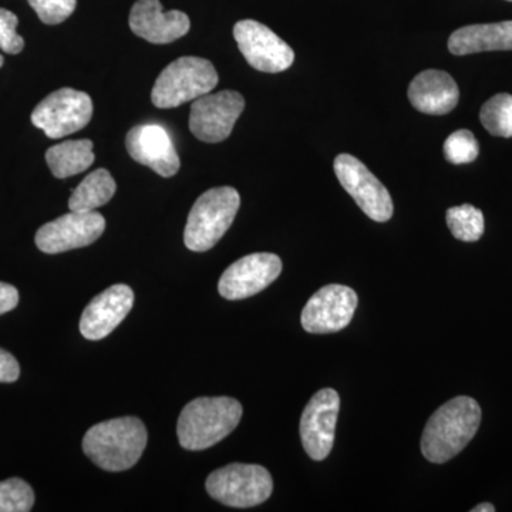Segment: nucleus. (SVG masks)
Returning a JSON list of instances; mask_svg holds the SVG:
<instances>
[{"label":"nucleus","mask_w":512,"mask_h":512,"mask_svg":"<svg viewBox=\"0 0 512 512\" xmlns=\"http://www.w3.org/2000/svg\"><path fill=\"white\" fill-rule=\"evenodd\" d=\"M480 423V404L473 397H454L427 421L421 436V453L431 463H447L474 439Z\"/></svg>","instance_id":"1"},{"label":"nucleus","mask_w":512,"mask_h":512,"mask_svg":"<svg viewBox=\"0 0 512 512\" xmlns=\"http://www.w3.org/2000/svg\"><path fill=\"white\" fill-rule=\"evenodd\" d=\"M147 446V429L137 417H119L90 427L83 451L97 467L111 473L134 467Z\"/></svg>","instance_id":"2"},{"label":"nucleus","mask_w":512,"mask_h":512,"mask_svg":"<svg viewBox=\"0 0 512 512\" xmlns=\"http://www.w3.org/2000/svg\"><path fill=\"white\" fill-rule=\"evenodd\" d=\"M241 417V403L232 397L192 400L178 419V441L185 450H207L237 429Z\"/></svg>","instance_id":"3"},{"label":"nucleus","mask_w":512,"mask_h":512,"mask_svg":"<svg viewBox=\"0 0 512 512\" xmlns=\"http://www.w3.org/2000/svg\"><path fill=\"white\" fill-rule=\"evenodd\" d=\"M241 197L232 187L211 188L192 205L185 225V247L194 252L210 251L224 237L237 217Z\"/></svg>","instance_id":"4"},{"label":"nucleus","mask_w":512,"mask_h":512,"mask_svg":"<svg viewBox=\"0 0 512 512\" xmlns=\"http://www.w3.org/2000/svg\"><path fill=\"white\" fill-rule=\"evenodd\" d=\"M218 73L214 64L201 57H180L161 72L151 92L158 109H175L211 93L217 87Z\"/></svg>","instance_id":"5"},{"label":"nucleus","mask_w":512,"mask_h":512,"mask_svg":"<svg viewBox=\"0 0 512 512\" xmlns=\"http://www.w3.org/2000/svg\"><path fill=\"white\" fill-rule=\"evenodd\" d=\"M208 494L221 504L249 508L265 503L274 491V481L265 467L258 464H229L207 478Z\"/></svg>","instance_id":"6"},{"label":"nucleus","mask_w":512,"mask_h":512,"mask_svg":"<svg viewBox=\"0 0 512 512\" xmlns=\"http://www.w3.org/2000/svg\"><path fill=\"white\" fill-rule=\"evenodd\" d=\"M92 116L93 101L89 94L64 87L37 104L32 123L45 131L47 137L57 140L83 130Z\"/></svg>","instance_id":"7"},{"label":"nucleus","mask_w":512,"mask_h":512,"mask_svg":"<svg viewBox=\"0 0 512 512\" xmlns=\"http://www.w3.org/2000/svg\"><path fill=\"white\" fill-rule=\"evenodd\" d=\"M333 167L339 183L370 220L387 222L393 217V201L389 191L362 161L350 154H340Z\"/></svg>","instance_id":"8"},{"label":"nucleus","mask_w":512,"mask_h":512,"mask_svg":"<svg viewBox=\"0 0 512 512\" xmlns=\"http://www.w3.org/2000/svg\"><path fill=\"white\" fill-rule=\"evenodd\" d=\"M245 109V100L238 92L208 93L192 101L190 130L204 143H221L231 136L232 128Z\"/></svg>","instance_id":"9"},{"label":"nucleus","mask_w":512,"mask_h":512,"mask_svg":"<svg viewBox=\"0 0 512 512\" xmlns=\"http://www.w3.org/2000/svg\"><path fill=\"white\" fill-rule=\"evenodd\" d=\"M234 37L249 66L258 72H285L295 60L291 46L275 35L268 26L256 20L238 22L234 28Z\"/></svg>","instance_id":"10"},{"label":"nucleus","mask_w":512,"mask_h":512,"mask_svg":"<svg viewBox=\"0 0 512 512\" xmlns=\"http://www.w3.org/2000/svg\"><path fill=\"white\" fill-rule=\"evenodd\" d=\"M106 220L100 212H77L47 222L37 231L36 245L45 254H62L72 249L89 247L103 235Z\"/></svg>","instance_id":"11"},{"label":"nucleus","mask_w":512,"mask_h":512,"mask_svg":"<svg viewBox=\"0 0 512 512\" xmlns=\"http://www.w3.org/2000/svg\"><path fill=\"white\" fill-rule=\"evenodd\" d=\"M356 292L345 285L323 286L303 308V329L315 335L336 333L352 322L357 308Z\"/></svg>","instance_id":"12"},{"label":"nucleus","mask_w":512,"mask_h":512,"mask_svg":"<svg viewBox=\"0 0 512 512\" xmlns=\"http://www.w3.org/2000/svg\"><path fill=\"white\" fill-rule=\"evenodd\" d=\"M339 409L340 397L333 389L319 390L306 404L299 431L303 448L312 460H325L332 451Z\"/></svg>","instance_id":"13"},{"label":"nucleus","mask_w":512,"mask_h":512,"mask_svg":"<svg viewBox=\"0 0 512 512\" xmlns=\"http://www.w3.org/2000/svg\"><path fill=\"white\" fill-rule=\"evenodd\" d=\"M282 272V261L278 255L259 252L238 259L222 274L218 292L228 301L251 298L272 282Z\"/></svg>","instance_id":"14"},{"label":"nucleus","mask_w":512,"mask_h":512,"mask_svg":"<svg viewBox=\"0 0 512 512\" xmlns=\"http://www.w3.org/2000/svg\"><path fill=\"white\" fill-rule=\"evenodd\" d=\"M128 154L137 163L147 165L164 178L174 177L180 170V157L173 140L158 124H141L131 128L126 137Z\"/></svg>","instance_id":"15"},{"label":"nucleus","mask_w":512,"mask_h":512,"mask_svg":"<svg viewBox=\"0 0 512 512\" xmlns=\"http://www.w3.org/2000/svg\"><path fill=\"white\" fill-rule=\"evenodd\" d=\"M130 28L154 45H167L190 32V18L180 10L165 12L160 0H137L131 8Z\"/></svg>","instance_id":"16"},{"label":"nucleus","mask_w":512,"mask_h":512,"mask_svg":"<svg viewBox=\"0 0 512 512\" xmlns=\"http://www.w3.org/2000/svg\"><path fill=\"white\" fill-rule=\"evenodd\" d=\"M133 305L134 292L130 286H110L84 309L80 319V332L89 340L107 338L127 318Z\"/></svg>","instance_id":"17"},{"label":"nucleus","mask_w":512,"mask_h":512,"mask_svg":"<svg viewBox=\"0 0 512 512\" xmlns=\"http://www.w3.org/2000/svg\"><path fill=\"white\" fill-rule=\"evenodd\" d=\"M458 99L457 83L450 74L441 70H424L410 83V103L421 113L444 116L456 109Z\"/></svg>","instance_id":"18"},{"label":"nucleus","mask_w":512,"mask_h":512,"mask_svg":"<svg viewBox=\"0 0 512 512\" xmlns=\"http://www.w3.org/2000/svg\"><path fill=\"white\" fill-rule=\"evenodd\" d=\"M448 50L456 56L512 50V20L464 26L450 36Z\"/></svg>","instance_id":"19"},{"label":"nucleus","mask_w":512,"mask_h":512,"mask_svg":"<svg viewBox=\"0 0 512 512\" xmlns=\"http://www.w3.org/2000/svg\"><path fill=\"white\" fill-rule=\"evenodd\" d=\"M47 165L56 178H69L83 173L94 163L93 143L90 140H70L50 147Z\"/></svg>","instance_id":"20"},{"label":"nucleus","mask_w":512,"mask_h":512,"mask_svg":"<svg viewBox=\"0 0 512 512\" xmlns=\"http://www.w3.org/2000/svg\"><path fill=\"white\" fill-rule=\"evenodd\" d=\"M116 181L104 168L93 171L73 191L69 200L70 211L90 212L103 207L116 194Z\"/></svg>","instance_id":"21"},{"label":"nucleus","mask_w":512,"mask_h":512,"mask_svg":"<svg viewBox=\"0 0 512 512\" xmlns=\"http://www.w3.org/2000/svg\"><path fill=\"white\" fill-rule=\"evenodd\" d=\"M446 221L453 237L458 241L477 242L484 234V215L470 204L447 211Z\"/></svg>","instance_id":"22"},{"label":"nucleus","mask_w":512,"mask_h":512,"mask_svg":"<svg viewBox=\"0 0 512 512\" xmlns=\"http://www.w3.org/2000/svg\"><path fill=\"white\" fill-rule=\"evenodd\" d=\"M485 130L495 137H512V96L500 93L491 97L480 111Z\"/></svg>","instance_id":"23"},{"label":"nucleus","mask_w":512,"mask_h":512,"mask_svg":"<svg viewBox=\"0 0 512 512\" xmlns=\"http://www.w3.org/2000/svg\"><path fill=\"white\" fill-rule=\"evenodd\" d=\"M35 505V493L26 481L9 478L0 483V512H29Z\"/></svg>","instance_id":"24"},{"label":"nucleus","mask_w":512,"mask_h":512,"mask_svg":"<svg viewBox=\"0 0 512 512\" xmlns=\"http://www.w3.org/2000/svg\"><path fill=\"white\" fill-rule=\"evenodd\" d=\"M444 157L451 164L473 163L480 154L477 138L470 130H458L444 143Z\"/></svg>","instance_id":"25"},{"label":"nucleus","mask_w":512,"mask_h":512,"mask_svg":"<svg viewBox=\"0 0 512 512\" xmlns=\"http://www.w3.org/2000/svg\"><path fill=\"white\" fill-rule=\"evenodd\" d=\"M28 2L43 23L59 25L73 15L77 0H28Z\"/></svg>","instance_id":"26"},{"label":"nucleus","mask_w":512,"mask_h":512,"mask_svg":"<svg viewBox=\"0 0 512 512\" xmlns=\"http://www.w3.org/2000/svg\"><path fill=\"white\" fill-rule=\"evenodd\" d=\"M19 19L15 13L0 8V49L9 55H18L25 47V40L16 32Z\"/></svg>","instance_id":"27"},{"label":"nucleus","mask_w":512,"mask_h":512,"mask_svg":"<svg viewBox=\"0 0 512 512\" xmlns=\"http://www.w3.org/2000/svg\"><path fill=\"white\" fill-rule=\"evenodd\" d=\"M20 366L18 360L9 352L0 348V383H13L19 379Z\"/></svg>","instance_id":"28"},{"label":"nucleus","mask_w":512,"mask_h":512,"mask_svg":"<svg viewBox=\"0 0 512 512\" xmlns=\"http://www.w3.org/2000/svg\"><path fill=\"white\" fill-rule=\"evenodd\" d=\"M19 303V292L15 286L0 282V315L13 311Z\"/></svg>","instance_id":"29"},{"label":"nucleus","mask_w":512,"mask_h":512,"mask_svg":"<svg viewBox=\"0 0 512 512\" xmlns=\"http://www.w3.org/2000/svg\"><path fill=\"white\" fill-rule=\"evenodd\" d=\"M494 511H495V507L493 504H490V503H484V504L477 505L476 508H473V510H471V512H494Z\"/></svg>","instance_id":"30"},{"label":"nucleus","mask_w":512,"mask_h":512,"mask_svg":"<svg viewBox=\"0 0 512 512\" xmlns=\"http://www.w3.org/2000/svg\"><path fill=\"white\" fill-rule=\"evenodd\" d=\"M3 62H5V59H3V56H0V67L3 66Z\"/></svg>","instance_id":"31"},{"label":"nucleus","mask_w":512,"mask_h":512,"mask_svg":"<svg viewBox=\"0 0 512 512\" xmlns=\"http://www.w3.org/2000/svg\"><path fill=\"white\" fill-rule=\"evenodd\" d=\"M508 2H512V0H508Z\"/></svg>","instance_id":"32"}]
</instances>
